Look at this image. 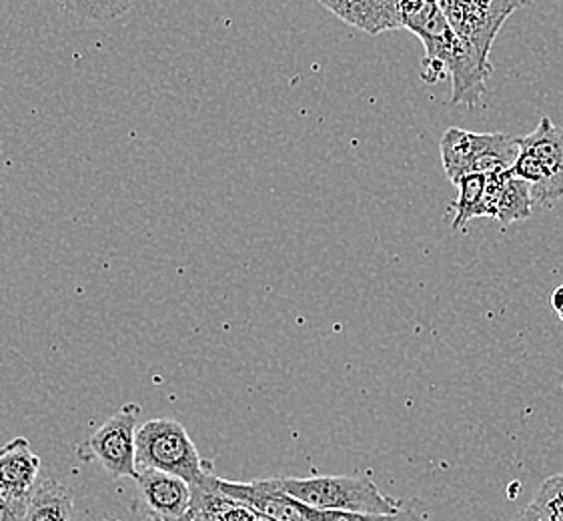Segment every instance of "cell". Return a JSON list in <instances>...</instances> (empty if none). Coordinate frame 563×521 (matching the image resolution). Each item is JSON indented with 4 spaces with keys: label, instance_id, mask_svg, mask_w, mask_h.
I'll use <instances>...</instances> for the list:
<instances>
[{
    "label": "cell",
    "instance_id": "cell-2",
    "mask_svg": "<svg viewBox=\"0 0 563 521\" xmlns=\"http://www.w3.org/2000/svg\"><path fill=\"white\" fill-rule=\"evenodd\" d=\"M279 488L291 498L319 511H350V513H395L401 501L385 496L382 489L365 476L273 477Z\"/></svg>",
    "mask_w": 563,
    "mask_h": 521
},
{
    "label": "cell",
    "instance_id": "cell-14",
    "mask_svg": "<svg viewBox=\"0 0 563 521\" xmlns=\"http://www.w3.org/2000/svg\"><path fill=\"white\" fill-rule=\"evenodd\" d=\"M197 510L203 511L213 521H257L260 513L251 510L238 499L223 496L211 488H192V501Z\"/></svg>",
    "mask_w": 563,
    "mask_h": 521
},
{
    "label": "cell",
    "instance_id": "cell-19",
    "mask_svg": "<svg viewBox=\"0 0 563 521\" xmlns=\"http://www.w3.org/2000/svg\"><path fill=\"white\" fill-rule=\"evenodd\" d=\"M26 510L14 508L9 501L0 499V521H24Z\"/></svg>",
    "mask_w": 563,
    "mask_h": 521
},
{
    "label": "cell",
    "instance_id": "cell-18",
    "mask_svg": "<svg viewBox=\"0 0 563 521\" xmlns=\"http://www.w3.org/2000/svg\"><path fill=\"white\" fill-rule=\"evenodd\" d=\"M309 521H429L423 511L401 508L395 513H350V511H309Z\"/></svg>",
    "mask_w": 563,
    "mask_h": 521
},
{
    "label": "cell",
    "instance_id": "cell-15",
    "mask_svg": "<svg viewBox=\"0 0 563 521\" xmlns=\"http://www.w3.org/2000/svg\"><path fill=\"white\" fill-rule=\"evenodd\" d=\"M487 187V175L472 173L465 175L457 181L460 199L455 201V219H453V231L465 228L472 219L484 217V197Z\"/></svg>",
    "mask_w": 563,
    "mask_h": 521
},
{
    "label": "cell",
    "instance_id": "cell-3",
    "mask_svg": "<svg viewBox=\"0 0 563 521\" xmlns=\"http://www.w3.org/2000/svg\"><path fill=\"white\" fill-rule=\"evenodd\" d=\"M136 469H158L170 476L180 477L192 488L201 486L209 476L191 435L179 421L151 420L136 430Z\"/></svg>",
    "mask_w": 563,
    "mask_h": 521
},
{
    "label": "cell",
    "instance_id": "cell-13",
    "mask_svg": "<svg viewBox=\"0 0 563 521\" xmlns=\"http://www.w3.org/2000/svg\"><path fill=\"white\" fill-rule=\"evenodd\" d=\"M24 521H75L73 489L55 477L38 479Z\"/></svg>",
    "mask_w": 563,
    "mask_h": 521
},
{
    "label": "cell",
    "instance_id": "cell-23",
    "mask_svg": "<svg viewBox=\"0 0 563 521\" xmlns=\"http://www.w3.org/2000/svg\"><path fill=\"white\" fill-rule=\"evenodd\" d=\"M257 521H273V520H269V518H265V516H260V520Z\"/></svg>",
    "mask_w": 563,
    "mask_h": 521
},
{
    "label": "cell",
    "instance_id": "cell-8",
    "mask_svg": "<svg viewBox=\"0 0 563 521\" xmlns=\"http://www.w3.org/2000/svg\"><path fill=\"white\" fill-rule=\"evenodd\" d=\"M197 488H211L223 496L238 499L241 503L249 506L251 510L257 511L260 516H265L273 521H309L311 508L291 498L289 494H285L273 481V477L257 479L251 484H241V481H227V479L209 474L205 477L203 484Z\"/></svg>",
    "mask_w": 563,
    "mask_h": 521
},
{
    "label": "cell",
    "instance_id": "cell-20",
    "mask_svg": "<svg viewBox=\"0 0 563 521\" xmlns=\"http://www.w3.org/2000/svg\"><path fill=\"white\" fill-rule=\"evenodd\" d=\"M550 306H552L553 311L558 313V318L563 321V285H560V287L553 291L552 297H550Z\"/></svg>",
    "mask_w": 563,
    "mask_h": 521
},
{
    "label": "cell",
    "instance_id": "cell-5",
    "mask_svg": "<svg viewBox=\"0 0 563 521\" xmlns=\"http://www.w3.org/2000/svg\"><path fill=\"white\" fill-rule=\"evenodd\" d=\"M443 170L453 185L472 173L492 175L514 167L518 157V138L504 133L479 135L463 129H448L440 141Z\"/></svg>",
    "mask_w": 563,
    "mask_h": 521
},
{
    "label": "cell",
    "instance_id": "cell-24",
    "mask_svg": "<svg viewBox=\"0 0 563 521\" xmlns=\"http://www.w3.org/2000/svg\"><path fill=\"white\" fill-rule=\"evenodd\" d=\"M562 389H563V384H562Z\"/></svg>",
    "mask_w": 563,
    "mask_h": 521
},
{
    "label": "cell",
    "instance_id": "cell-11",
    "mask_svg": "<svg viewBox=\"0 0 563 521\" xmlns=\"http://www.w3.org/2000/svg\"><path fill=\"white\" fill-rule=\"evenodd\" d=\"M533 213L531 187L511 175L509 170H497L487 175L484 197V217L501 221L504 225L516 221H528Z\"/></svg>",
    "mask_w": 563,
    "mask_h": 521
},
{
    "label": "cell",
    "instance_id": "cell-16",
    "mask_svg": "<svg viewBox=\"0 0 563 521\" xmlns=\"http://www.w3.org/2000/svg\"><path fill=\"white\" fill-rule=\"evenodd\" d=\"M60 11L77 19L113 21L131 9V0H55Z\"/></svg>",
    "mask_w": 563,
    "mask_h": 521
},
{
    "label": "cell",
    "instance_id": "cell-10",
    "mask_svg": "<svg viewBox=\"0 0 563 521\" xmlns=\"http://www.w3.org/2000/svg\"><path fill=\"white\" fill-rule=\"evenodd\" d=\"M136 484L153 520L179 521L191 508L192 486L180 477L158 469H141Z\"/></svg>",
    "mask_w": 563,
    "mask_h": 521
},
{
    "label": "cell",
    "instance_id": "cell-21",
    "mask_svg": "<svg viewBox=\"0 0 563 521\" xmlns=\"http://www.w3.org/2000/svg\"><path fill=\"white\" fill-rule=\"evenodd\" d=\"M179 521H213V520H211V518H207V516H205L203 511L197 510V508H195V506H191V508H189V511H187V513H185V516H183V518H180Z\"/></svg>",
    "mask_w": 563,
    "mask_h": 521
},
{
    "label": "cell",
    "instance_id": "cell-6",
    "mask_svg": "<svg viewBox=\"0 0 563 521\" xmlns=\"http://www.w3.org/2000/svg\"><path fill=\"white\" fill-rule=\"evenodd\" d=\"M141 408L136 403H126L114 415L102 423L79 447L85 462H99L102 469L114 477H139L136 469V423Z\"/></svg>",
    "mask_w": 563,
    "mask_h": 521
},
{
    "label": "cell",
    "instance_id": "cell-22",
    "mask_svg": "<svg viewBox=\"0 0 563 521\" xmlns=\"http://www.w3.org/2000/svg\"><path fill=\"white\" fill-rule=\"evenodd\" d=\"M514 521H545L541 518L540 513H536V511L531 510L530 506H528V510L521 511L519 516L514 518Z\"/></svg>",
    "mask_w": 563,
    "mask_h": 521
},
{
    "label": "cell",
    "instance_id": "cell-7",
    "mask_svg": "<svg viewBox=\"0 0 563 521\" xmlns=\"http://www.w3.org/2000/svg\"><path fill=\"white\" fill-rule=\"evenodd\" d=\"M528 2L531 0H440L455 33L474 45L484 60H489L497 33L511 12Z\"/></svg>",
    "mask_w": 563,
    "mask_h": 521
},
{
    "label": "cell",
    "instance_id": "cell-1",
    "mask_svg": "<svg viewBox=\"0 0 563 521\" xmlns=\"http://www.w3.org/2000/svg\"><path fill=\"white\" fill-rule=\"evenodd\" d=\"M401 16L404 29L417 34L426 46L421 79L438 82L450 75V104H477L484 97L492 65L455 33L440 0H401Z\"/></svg>",
    "mask_w": 563,
    "mask_h": 521
},
{
    "label": "cell",
    "instance_id": "cell-17",
    "mask_svg": "<svg viewBox=\"0 0 563 521\" xmlns=\"http://www.w3.org/2000/svg\"><path fill=\"white\" fill-rule=\"evenodd\" d=\"M530 508L545 521H563V474L548 477L541 484Z\"/></svg>",
    "mask_w": 563,
    "mask_h": 521
},
{
    "label": "cell",
    "instance_id": "cell-12",
    "mask_svg": "<svg viewBox=\"0 0 563 521\" xmlns=\"http://www.w3.org/2000/svg\"><path fill=\"white\" fill-rule=\"evenodd\" d=\"M333 12L339 21L367 34H382L404 29L401 0H317Z\"/></svg>",
    "mask_w": 563,
    "mask_h": 521
},
{
    "label": "cell",
    "instance_id": "cell-4",
    "mask_svg": "<svg viewBox=\"0 0 563 521\" xmlns=\"http://www.w3.org/2000/svg\"><path fill=\"white\" fill-rule=\"evenodd\" d=\"M511 175L531 187L533 203L553 207L563 199V126L541 119L530 135L519 136Z\"/></svg>",
    "mask_w": 563,
    "mask_h": 521
},
{
    "label": "cell",
    "instance_id": "cell-25",
    "mask_svg": "<svg viewBox=\"0 0 563 521\" xmlns=\"http://www.w3.org/2000/svg\"><path fill=\"white\" fill-rule=\"evenodd\" d=\"M153 521H157V520H153Z\"/></svg>",
    "mask_w": 563,
    "mask_h": 521
},
{
    "label": "cell",
    "instance_id": "cell-9",
    "mask_svg": "<svg viewBox=\"0 0 563 521\" xmlns=\"http://www.w3.org/2000/svg\"><path fill=\"white\" fill-rule=\"evenodd\" d=\"M41 459L26 437H16L0 447V499L14 508L29 510V501L38 484Z\"/></svg>",
    "mask_w": 563,
    "mask_h": 521
}]
</instances>
